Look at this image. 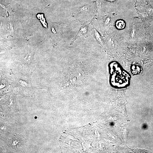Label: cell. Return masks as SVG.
Returning a JSON list of instances; mask_svg holds the SVG:
<instances>
[{
	"instance_id": "3957f363",
	"label": "cell",
	"mask_w": 153,
	"mask_h": 153,
	"mask_svg": "<svg viewBox=\"0 0 153 153\" xmlns=\"http://www.w3.org/2000/svg\"><path fill=\"white\" fill-rule=\"evenodd\" d=\"M126 26V23L125 21L122 20L117 21L116 23V27L117 29L121 30L124 29Z\"/></svg>"
},
{
	"instance_id": "8992f818",
	"label": "cell",
	"mask_w": 153,
	"mask_h": 153,
	"mask_svg": "<svg viewBox=\"0 0 153 153\" xmlns=\"http://www.w3.org/2000/svg\"><path fill=\"white\" fill-rule=\"evenodd\" d=\"M111 20L110 17H108L106 18L105 22V24L106 25H107L109 24Z\"/></svg>"
},
{
	"instance_id": "7a4b0ae2",
	"label": "cell",
	"mask_w": 153,
	"mask_h": 153,
	"mask_svg": "<svg viewBox=\"0 0 153 153\" xmlns=\"http://www.w3.org/2000/svg\"><path fill=\"white\" fill-rule=\"evenodd\" d=\"M87 27L85 25L82 26L79 31L77 34L76 35V36L74 38V39L73 40L72 42H74L76 38L78 37L85 35L87 33Z\"/></svg>"
},
{
	"instance_id": "277c9868",
	"label": "cell",
	"mask_w": 153,
	"mask_h": 153,
	"mask_svg": "<svg viewBox=\"0 0 153 153\" xmlns=\"http://www.w3.org/2000/svg\"><path fill=\"white\" fill-rule=\"evenodd\" d=\"M94 37L98 41H101V38L100 34L95 28H94Z\"/></svg>"
},
{
	"instance_id": "52a82bcc",
	"label": "cell",
	"mask_w": 153,
	"mask_h": 153,
	"mask_svg": "<svg viewBox=\"0 0 153 153\" xmlns=\"http://www.w3.org/2000/svg\"><path fill=\"white\" fill-rule=\"evenodd\" d=\"M105 1L110 2L113 3L116 2L117 0H105Z\"/></svg>"
},
{
	"instance_id": "5b68a950",
	"label": "cell",
	"mask_w": 153,
	"mask_h": 153,
	"mask_svg": "<svg viewBox=\"0 0 153 153\" xmlns=\"http://www.w3.org/2000/svg\"><path fill=\"white\" fill-rule=\"evenodd\" d=\"M88 8V6L87 5L83 6L80 8V10L82 12L86 11H87Z\"/></svg>"
},
{
	"instance_id": "6da1fadb",
	"label": "cell",
	"mask_w": 153,
	"mask_h": 153,
	"mask_svg": "<svg viewBox=\"0 0 153 153\" xmlns=\"http://www.w3.org/2000/svg\"><path fill=\"white\" fill-rule=\"evenodd\" d=\"M26 143V139L20 134H16L9 141L8 146L11 150L17 151L23 148Z\"/></svg>"
}]
</instances>
